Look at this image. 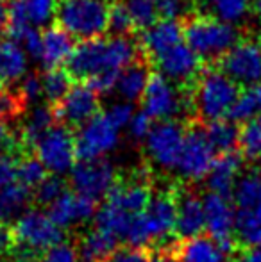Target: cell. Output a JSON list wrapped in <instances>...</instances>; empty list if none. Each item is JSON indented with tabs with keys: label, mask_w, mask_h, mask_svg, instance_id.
Here are the masks:
<instances>
[{
	"label": "cell",
	"mask_w": 261,
	"mask_h": 262,
	"mask_svg": "<svg viewBox=\"0 0 261 262\" xmlns=\"http://www.w3.org/2000/svg\"><path fill=\"white\" fill-rule=\"evenodd\" d=\"M75 245L81 262H106L118 248V237L95 227L81 234Z\"/></svg>",
	"instance_id": "obj_21"
},
{
	"label": "cell",
	"mask_w": 261,
	"mask_h": 262,
	"mask_svg": "<svg viewBox=\"0 0 261 262\" xmlns=\"http://www.w3.org/2000/svg\"><path fill=\"white\" fill-rule=\"evenodd\" d=\"M238 262H261V248H244L236 257Z\"/></svg>",
	"instance_id": "obj_51"
},
{
	"label": "cell",
	"mask_w": 261,
	"mask_h": 262,
	"mask_svg": "<svg viewBox=\"0 0 261 262\" xmlns=\"http://www.w3.org/2000/svg\"><path fill=\"white\" fill-rule=\"evenodd\" d=\"M152 118L149 116L147 113H136L132 116L131 123H129V132L134 139H147V136L150 134L152 130Z\"/></svg>",
	"instance_id": "obj_48"
},
{
	"label": "cell",
	"mask_w": 261,
	"mask_h": 262,
	"mask_svg": "<svg viewBox=\"0 0 261 262\" xmlns=\"http://www.w3.org/2000/svg\"><path fill=\"white\" fill-rule=\"evenodd\" d=\"M4 86H6V84H4L2 80H0V90H4Z\"/></svg>",
	"instance_id": "obj_54"
},
{
	"label": "cell",
	"mask_w": 261,
	"mask_h": 262,
	"mask_svg": "<svg viewBox=\"0 0 261 262\" xmlns=\"http://www.w3.org/2000/svg\"><path fill=\"white\" fill-rule=\"evenodd\" d=\"M57 123L70 128L83 127L95 114H98V93L86 82H77L72 86L70 93L52 107Z\"/></svg>",
	"instance_id": "obj_15"
},
{
	"label": "cell",
	"mask_w": 261,
	"mask_h": 262,
	"mask_svg": "<svg viewBox=\"0 0 261 262\" xmlns=\"http://www.w3.org/2000/svg\"><path fill=\"white\" fill-rule=\"evenodd\" d=\"M136 31L129 9L122 0L109 2V32L113 36H129Z\"/></svg>",
	"instance_id": "obj_38"
},
{
	"label": "cell",
	"mask_w": 261,
	"mask_h": 262,
	"mask_svg": "<svg viewBox=\"0 0 261 262\" xmlns=\"http://www.w3.org/2000/svg\"><path fill=\"white\" fill-rule=\"evenodd\" d=\"M106 262H150V252L138 246H118Z\"/></svg>",
	"instance_id": "obj_45"
},
{
	"label": "cell",
	"mask_w": 261,
	"mask_h": 262,
	"mask_svg": "<svg viewBox=\"0 0 261 262\" xmlns=\"http://www.w3.org/2000/svg\"><path fill=\"white\" fill-rule=\"evenodd\" d=\"M106 116L120 130V128L131 123L132 116H134V107H132L131 102H116L106 111Z\"/></svg>",
	"instance_id": "obj_46"
},
{
	"label": "cell",
	"mask_w": 261,
	"mask_h": 262,
	"mask_svg": "<svg viewBox=\"0 0 261 262\" xmlns=\"http://www.w3.org/2000/svg\"><path fill=\"white\" fill-rule=\"evenodd\" d=\"M56 18L75 39L101 38L109 31V4L104 0H61Z\"/></svg>",
	"instance_id": "obj_3"
},
{
	"label": "cell",
	"mask_w": 261,
	"mask_h": 262,
	"mask_svg": "<svg viewBox=\"0 0 261 262\" xmlns=\"http://www.w3.org/2000/svg\"><path fill=\"white\" fill-rule=\"evenodd\" d=\"M20 159H22L20 156H16L11 150L0 148V187L14 182Z\"/></svg>",
	"instance_id": "obj_43"
},
{
	"label": "cell",
	"mask_w": 261,
	"mask_h": 262,
	"mask_svg": "<svg viewBox=\"0 0 261 262\" xmlns=\"http://www.w3.org/2000/svg\"><path fill=\"white\" fill-rule=\"evenodd\" d=\"M56 123L57 121H56V116H54L52 107L49 104L36 105L34 109L29 113V116L25 118L24 123H22L20 132H16L22 145H24L25 152L34 154L36 143H38Z\"/></svg>",
	"instance_id": "obj_23"
},
{
	"label": "cell",
	"mask_w": 261,
	"mask_h": 262,
	"mask_svg": "<svg viewBox=\"0 0 261 262\" xmlns=\"http://www.w3.org/2000/svg\"><path fill=\"white\" fill-rule=\"evenodd\" d=\"M190 91L181 90L161 73H152L142 97L143 113L157 121L175 120V116H181V114L183 116L190 114L192 121H197Z\"/></svg>",
	"instance_id": "obj_4"
},
{
	"label": "cell",
	"mask_w": 261,
	"mask_h": 262,
	"mask_svg": "<svg viewBox=\"0 0 261 262\" xmlns=\"http://www.w3.org/2000/svg\"><path fill=\"white\" fill-rule=\"evenodd\" d=\"M72 75L66 72V68H52L45 70L42 75V84H43V97H45L47 104L50 107L57 105L59 102H63V98L70 93L73 82Z\"/></svg>",
	"instance_id": "obj_30"
},
{
	"label": "cell",
	"mask_w": 261,
	"mask_h": 262,
	"mask_svg": "<svg viewBox=\"0 0 261 262\" xmlns=\"http://www.w3.org/2000/svg\"><path fill=\"white\" fill-rule=\"evenodd\" d=\"M234 237L242 248H261V209H240L234 223Z\"/></svg>",
	"instance_id": "obj_29"
},
{
	"label": "cell",
	"mask_w": 261,
	"mask_h": 262,
	"mask_svg": "<svg viewBox=\"0 0 261 262\" xmlns=\"http://www.w3.org/2000/svg\"><path fill=\"white\" fill-rule=\"evenodd\" d=\"M7 24V7L4 0H0V29H6Z\"/></svg>",
	"instance_id": "obj_52"
},
{
	"label": "cell",
	"mask_w": 261,
	"mask_h": 262,
	"mask_svg": "<svg viewBox=\"0 0 261 262\" xmlns=\"http://www.w3.org/2000/svg\"><path fill=\"white\" fill-rule=\"evenodd\" d=\"M18 93L25 100V104H32L43 95V84H42V75L38 73H27L24 79L20 80L18 86Z\"/></svg>",
	"instance_id": "obj_44"
},
{
	"label": "cell",
	"mask_w": 261,
	"mask_h": 262,
	"mask_svg": "<svg viewBox=\"0 0 261 262\" xmlns=\"http://www.w3.org/2000/svg\"><path fill=\"white\" fill-rule=\"evenodd\" d=\"M126 6L129 9L132 21H134L136 31H147L159 18L154 0H126Z\"/></svg>",
	"instance_id": "obj_37"
},
{
	"label": "cell",
	"mask_w": 261,
	"mask_h": 262,
	"mask_svg": "<svg viewBox=\"0 0 261 262\" xmlns=\"http://www.w3.org/2000/svg\"><path fill=\"white\" fill-rule=\"evenodd\" d=\"M0 148L11 150V152H14L20 157H24L25 154H27L24 145H22L20 138H18V134H13V132L9 130L7 121H4L2 118H0Z\"/></svg>",
	"instance_id": "obj_47"
},
{
	"label": "cell",
	"mask_w": 261,
	"mask_h": 262,
	"mask_svg": "<svg viewBox=\"0 0 261 262\" xmlns=\"http://www.w3.org/2000/svg\"><path fill=\"white\" fill-rule=\"evenodd\" d=\"M118 145V128L108 120L106 113H98L75 130V146L79 161L101 159Z\"/></svg>",
	"instance_id": "obj_14"
},
{
	"label": "cell",
	"mask_w": 261,
	"mask_h": 262,
	"mask_svg": "<svg viewBox=\"0 0 261 262\" xmlns=\"http://www.w3.org/2000/svg\"><path fill=\"white\" fill-rule=\"evenodd\" d=\"M116 182H118V173L113 162L104 157L79 161L70 171V184L73 191L95 202L108 196Z\"/></svg>",
	"instance_id": "obj_9"
},
{
	"label": "cell",
	"mask_w": 261,
	"mask_h": 262,
	"mask_svg": "<svg viewBox=\"0 0 261 262\" xmlns=\"http://www.w3.org/2000/svg\"><path fill=\"white\" fill-rule=\"evenodd\" d=\"M47 177H49V169L43 166V162L34 154H29V156H24L20 159L16 169V179L25 187L36 189Z\"/></svg>",
	"instance_id": "obj_36"
},
{
	"label": "cell",
	"mask_w": 261,
	"mask_h": 262,
	"mask_svg": "<svg viewBox=\"0 0 261 262\" xmlns=\"http://www.w3.org/2000/svg\"><path fill=\"white\" fill-rule=\"evenodd\" d=\"M198 14L216 18L231 25H240L251 11L252 0H195Z\"/></svg>",
	"instance_id": "obj_25"
},
{
	"label": "cell",
	"mask_w": 261,
	"mask_h": 262,
	"mask_svg": "<svg viewBox=\"0 0 261 262\" xmlns=\"http://www.w3.org/2000/svg\"><path fill=\"white\" fill-rule=\"evenodd\" d=\"M261 114V82L256 84V86L245 88L244 91L238 97L236 104L233 105L229 113V118L227 120L231 121H249L254 116H259Z\"/></svg>",
	"instance_id": "obj_33"
},
{
	"label": "cell",
	"mask_w": 261,
	"mask_h": 262,
	"mask_svg": "<svg viewBox=\"0 0 261 262\" xmlns=\"http://www.w3.org/2000/svg\"><path fill=\"white\" fill-rule=\"evenodd\" d=\"M206 212V230L209 232V237L220 246L226 255L238 257L242 252V246L238 245L234 237V223H236V214L229 198L216 193H208L202 198Z\"/></svg>",
	"instance_id": "obj_6"
},
{
	"label": "cell",
	"mask_w": 261,
	"mask_h": 262,
	"mask_svg": "<svg viewBox=\"0 0 261 262\" xmlns=\"http://www.w3.org/2000/svg\"><path fill=\"white\" fill-rule=\"evenodd\" d=\"M24 2L31 24L36 27H49L57 14L61 0H24Z\"/></svg>",
	"instance_id": "obj_39"
},
{
	"label": "cell",
	"mask_w": 261,
	"mask_h": 262,
	"mask_svg": "<svg viewBox=\"0 0 261 262\" xmlns=\"http://www.w3.org/2000/svg\"><path fill=\"white\" fill-rule=\"evenodd\" d=\"M16 234L9 223L0 221V257H9L16 246Z\"/></svg>",
	"instance_id": "obj_50"
},
{
	"label": "cell",
	"mask_w": 261,
	"mask_h": 262,
	"mask_svg": "<svg viewBox=\"0 0 261 262\" xmlns=\"http://www.w3.org/2000/svg\"><path fill=\"white\" fill-rule=\"evenodd\" d=\"M186 127L179 120L157 121L147 136L145 150L150 162L163 169L177 168L179 157L185 145Z\"/></svg>",
	"instance_id": "obj_10"
},
{
	"label": "cell",
	"mask_w": 261,
	"mask_h": 262,
	"mask_svg": "<svg viewBox=\"0 0 261 262\" xmlns=\"http://www.w3.org/2000/svg\"><path fill=\"white\" fill-rule=\"evenodd\" d=\"M131 217H132V214L106 202V204L97 210V214H95V227L102 228V230L124 239L127 227H129Z\"/></svg>",
	"instance_id": "obj_32"
},
{
	"label": "cell",
	"mask_w": 261,
	"mask_h": 262,
	"mask_svg": "<svg viewBox=\"0 0 261 262\" xmlns=\"http://www.w3.org/2000/svg\"><path fill=\"white\" fill-rule=\"evenodd\" d=\"M97 202L88 196L66 189L56 202L49 207V216L59 225L61 228H70L75 225H83L95 217L97 214Z\"/></svg>",
	"instance_id": "obj_17"
},
{
	"label": "cell",
	"mask_w": 261,
	"mask_h": 262,
	"mask_svg": "<svg viewBox=\"0 0 261 262\" xmlns=\"http://www.w3.org/2000/svg\"><path fill=\"white\" fill-rule=\"evenodd\" d=\"M20 45L24 47V50L27 52V55H31V57H34V59H38V61H39V57H42V50H43V36H42V32H38L34 27H32L31 31L27 32V36L22 39Z\"/></svg>",
	"instance_id": "obj_49"
},
{
	"label": "cell",
	"mask_w": 261,
	"mask_h": 262,
	"mask_svg": "<svg viewBox=\"0 0 261 262\" xmlns=\"http://www.w3.org/2000/svg\"><path fill=\"white\" fill-rule=\"evenodd\" d=\"M206 228L204 202L195 189L188 184H179V209L175 221V235L177 239H193L202 235Z\"/></svg>",
	"instance_id": "obj_16"
},
{
	"label": "cell",
	"mask_w": 261,
	"mask_h": 262,
	"mask_svg": "<svg viewBox=\"0 0 261 262\" xmlns=\"http://www.w3.org/2000/svg\"><path fill=\"white\" fill-rule=\"evenodd\" d=\"M206 136H208L209 143L218 154L234 152L238 148V141H240V128L236 123L231 120H216L209 121L204 125Z\"/></svg>",
	"instance_id": "obj_28"
},
{
	"label": "cell",
	"mask_w": 261,
	"mask_h": 262,
	"mask_svg": "<svg viewBox=\"0 0 261 262\" xmlns=\"http://www.w3.org/2000/svg\"><path fill=\"white\" fill-rule=\"evenodd\" d=\"M215 66L238 86H256L261 82V45L254 39L242 38Z\"/></svg>",
	"instance_id": "obj_13"
},
{
	"label": "cell",
	"mask_w": 261,
	"mask_h": 262,
	"mask_svg": "<svg viewBox=\"0 0 261 262\" xmlns=\"http://www.w3.org/2000/svg\"><path fill=\"white\" fill-rule=\"evenodd\" d=\"M39 262H79L77 245H73L70 241L59 243V245L43 252L42 257H39Z\"/></svg>",
	"instance_id": "obj_42"
},
{
	"label": "cell",
	"mask_w": 261,
	"mask_h": 262,
	"mask_svg": "<svg viewBox=\"0 0 261 262\" xmlns=\"http://www.w3.org/2000/svg\"><path fill=\"white\" fill-rule=\"evenodd\" d=\"M31 202H34L32 191L24 184H7L0 187V221L4 223H16L29 210Z\"/></svg>",
	"instance_id": "obj_24"
},
{
	"label": "cell",
	"mask_w": 261,
	"mask_h": 262,
	"mask_svg": "<svg viewBox=\"0 0 261 262\" xmlns=\"http://www.w3.org/2000/svg\"><path fill=\"white\" fill-rule=\"evenodd\" d=\"M185 39L183 32V21L175 18H161L157 20L152 27L143 31L139 34V50L149 61L157 57L159 54L167 52L168 49L179 45Z\"/></svg>",
	"instance_id": "obj_18"
},
{
	"label": "cell",
	"mask_w": 261,
	"mask_h": 262,
	"mask_svg": "<svg viewBox=\"0 0 261 262\" xmlns=\"http://www.w3.org/2000/svg\"><path fill=\"white\" fill-rule=\"evenodd\" d=\"M65 68L72 75V79L79 82H88L90 79L106 72H116L111 66V57H109V38L101 36L79 41L66 61Z\"/></svg>",
	"instance_id": "obj_12"
},
{
	"label": "cell",
	"mask_w": 261,
	"mask_h": 262,
	"mask_svg": "<svg viewBox=\"0 0 261 262\" xmlns=\"http://www.w3.org/2000/svg\"><path fill=\"white\" fill-rule=\"evenodd\" d=\"M238 148L245 161H261V114L242 125Z\"/></svg>",
	"instance_id": "obj_34"
},
{
	"label": "cell",
	"mask_w": 261,
	"mask_h": 262,
	"mask_svg": "<svg viewBox=\"0 0 261 262\" xmlns=\"http://www.w3.org/2000/svg\"><path fill=\"white\" fill-rule=\"evenodd\" d=\"M31 20H29L27 7L24 0H11L7 6V24H6V34L13 41L22 43V39L31 31Z\"/></svg>",
	"instance_id": "obj_35"
},
{
	"label": "cell",
	"mask_w": 261,
	"mask_h": 262,
	"mask_svg": "<svg viewBox=\"0 0 261 262\" xmlns=\"http://www.w3.org/2000/svg\"><path fill=\"white\" fill-rule=\"evenodd\" d=\"M240 93V86L231 77H227L218 66L208 64L190 91L195 120L209 123L229 118Z\"/></svg>",
	"instance_id": "obj_1"
},
{
	"label": "cell",
	"mask_w": 261,
	"mask_h": 262,
	"mask_svg": "<svg viewBox=\"0 0 261 262\" xmlns=\"http://www.w3.org/2000/svg\"><path fill=\"white\" fill-rule=\"evenodd\" d=\"M25 111L27 104L18 91L14 93L9 90H0V118L4 121H16Z\"/></svg>",
	"instance_id": "obj_41"
},
{
	"label": "cell",
	"mask_w": 261,
	"mask_h": 262,
	"mask_svg": "<svg viewBox=\"0 0 261 262\" xmlns=\"http://www.w3.org/2000/svg\"><path fill=\"white\" fill-rule=\"evenodd\" d=\"M251 11L254 13V16L258 18V21L261 24V0H252L251 4Z\"/></svg>",
	"instance_id": "obj_53"
},
{
	"label": "cell",
	"mask_w": 261,
	"mask_h": 262,
	"mask_svg": "<svg viewBox=\"0 0 261 262\" xmlns=\"http://www.w3.org/2000/svg\"><path fill=\"white\" fill-rule=\"evenodd\" d=\"M183 32L186 45L206 64H216L242 39V32L236 25L198 13L183 18Z\"/></svg>",
	"instance_id": "obj_2"
},
{
	"label": "cell",
	"mask_w": 261,
	"mask_h": 262,
	"mask_svg": "<svg viewBox=\"0 0 261 262\" xmlns=\"http://www.w3.org/2000/svg\"><path fill=\"white\" fill-rule=\"evenodd\" d=\"M245 159L242 152L234 150V152L218 154V157L213 162V168L209 175L206 177V186L211 193L222 194V196L229 198L233 196L236 182L240 179V171L244 168Z\"/></svg>",
	"instance_id": "obj_19"
},
{
	"label": "cell",
	"mask_w": 261,
	"mask_h": 262,
	"mask_svg": "<svg viewBox=\"0 0 261 262\" xmlns=\"http://www.w3.org/2000/svg\"><path fill=\"white\" fill-rule=\"evenodd\" d=\"M43 36V50H42V62L43 70L61 68L70 59L77 43L73 41V36L66 32L59 24H52L42 32Z\"/></svg>",
	"instance_id": "obj_20"
},
{
	"label": "cell",
	"mask_w": 261,
	"mask_h": 262,
	"mask_svg": "<svg viewBox=\"0 0 261 262\" xmlns=\"http://www.w3.org/2000/svg\"><path fill=\"white\" fill-rule=\"evenodd\" d=\"M16 241L38 253L47 252L52 246L66 241V230L61 228L49 214L39 209H29L20 220L14 223Z\"/></svg>",
	"instance_id": "obj_11"
},
{
	"label": "cell",
	"mask_w": 261,
	"mask_h": 262,
	"mask_svg": "<svg viewBox=\"0 0 261 262\" xmlns=\"http://www.w3.org/2000/svg\"><path fill=\"white\" fill-rule=\"evenodd\" d=\"M175 257L177 262H224L226 253L211 237L198 235L179 243Z\"/></svg>",
	"instance_id": "obj_27"
},
{
	"label": "cell",
	"mask_w": 261,
	"mask_h": 262,
	"mask_svg": "<svg viewBox=\"0 0 261 262\" xmlns=\"http://www.w3.org/2000/svg\"><path fill=\"white\" fill-rule=\"evenodd\" d=\"M34 156L43 162L49 173L63 175L72 171L77 159L75 132L63 123H56L34 146Z\"/></svg>",
	"instance_id": "obj_7"
},
{
	"label": "cell",
	"mask_w": 261,
	"mask_h": 262,
	"mask_svg": "<svg viewBox=\"0 0 261 262\" xmlns=\"http://www.w3.org/2000/svg\"><path fill=\"white\" fill-rule=\"evenodd\" d=\"M150 64L157 70V73L167 77L170 82H174L185 91H190L195 86L200 73L208 66L185 43H179L168 49L167 52L159 54L150 61Z\"/></svg>",
	"instance_id": "obj_8"
},
{
	"label": "cell",
	"mask_w": 261,
	"mask_h": 262,
	"mask_svg": "<svg viewBox=\"0 0 261 262\" xmlns=\"http://www.w3.org/2000/svg\"><path fill=\"white\" fill-rule=\"evenodd\" d=\"M215 148L206 136L204 123L192 121L186 127L185 145L177 162V171L186 182L195 184L209 175L215 162Z\"/></svg>",
	"instance_id": "obj_5"
},
{
	"label": "cell",
	"mask_w": 261,
	"mask_h": 262,
	"mask_svg": "<svg viewBox=\"0 0 261 262\" xmlns=\"http://www.w3.org/2000/svg\"><path fill=\"white\" fill-rule=\"evenodd\" d=\"M27 73V52L13 39L0 41V80L4 84L20 82Z\"/></svg>",
	"instance_id": "obj_26"
},
{
	"label": "cell",
	"mask_w": 261,
	"mask_h": 262,
	"mask_svg": "<svg viewBox=\"0 0 261 262\" xmlns=\"http://www.w3.org/2000/svg\"><path fill=\"white\" fill-rule=\"evenodd\" d=\"M65 191L66 182L61 179V175H49L32 193L34 204L42 205V207H50Z\"/></svg>",
	"instance_id": "obj_40"
},
{
	"label": "cell",
	"mask_w": 261,
	"mask_h": 262,
	"mask_svg": "<svg viewBox=\"0 0 261 262\" xmlns=\"http://www.w3.org/2000/svg\"><path fill=\"white\" fill-rule=\"evenodd\" d=\"M233 198L240 209H261V173L251 171L247 175H242L234 187Z\"/></svg>",
	"instance_id": "obj_31"
},
{
	"label": "cell",
	"mask_w": 261,
	"mask_h": 262,
	"mask_svg": "<svg viewBox=\"0 0 261 262\" xmlns=\"http://www.w3.org/2000/svg\"><path fill=\"white\" fill-rule=\"evenodd\" d=\"M150 66H152L150 61L142 54L134 62H131L127 68L122 70L116 90H118L120 97L126 102H136L143 97L149 79L152 75L150 73Z\"/></svg>",
	"instance_id": "obj_22"
}]
</instances>
